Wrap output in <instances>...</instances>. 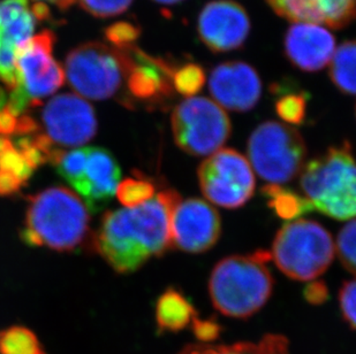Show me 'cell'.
Listing matches in <instances>:
<instances>
[{
    "label": "cell",
    "instance_id": "ffe728a7",
    "mask_svg": "<svg viewBox=\"0 0 356 354\" xmlns=\"http://www.w3.org/2000/svg\"><path fill=\"white\" fill-rule=\"evenodd\" d=\"M155 317L159 332H179L192 326L197 312L181 291L170 287L156 301Z\"/></svg>",
    "mask_w": 356,
    "mask_h": 354
},
{
    "label": "cell",
    "instance_id": "9c48e42d",
    "mask_svg": "<svg viewBox=\"0 0 356 354\" xmlns=\"http://www.w3.org/2000/svg\"><path fill=\"white\" fill-rule=\"evenodd\" d=\"M197 177L202 194L220 208H242L255 192V175L250 162L233 149H220L207 158L198 167Z\"/></svg>",
    "mask_w": 356,
    "mask_h": 354
},
{
    "label": "cell",
    "instance_id": "d6a6232c",
    "mask_svg": "<svg viewBox=\"0 0 356 354\" xmlns=\"http://www.w3.org/2000/svg\"><path fill=\"white\" fill-rule=\"evenodd\" d=\"M192 330L200 344H212L220 337L222 328L215 319L196 318L193 321Z\"/></svg>",
    "mask_w": 356,
    "mask_h": 354
},
{
    "label": "cell",
    "instance_id": "ab89813d",
    "mask_svg": "<svg viewBox=\"0 0 356 354\" xmlns=\"http://www.w3.org/2000/svg\"><path fill=\"white\" fill-rule=\"evenodd\" d=\"M152 1L161 3V5H177V3H182L185 0H152Z\"/></svg>",
    "mask_w": 356,
    "mask_h": 354
},
{
    "label": "cell",
    "instance_id": "44dd1931",
    "mask_svg": "<svg viewBox=\"0 0 356 354\" xmlns=\"http://www.w3.org/2000/svg\"><path fill=\"white\" fill-rule=\"evenodd\" d=\"M177 354H291L289 339L282 335L268 334L259 342L232 345L191 344Z\"/></svg>",
    "mask_w": 356,
    "mask_h": 354
},
{
    "label": "cell",
    "instance_id": "8d00e7d4",
    "mask_svg": "<svg viewBox=\"0 0 356 354\" xmlns=\"http://www.w3.org/2000/svg\"><path fill=\"white\" fill-rule=\"evenodd\" d=\"M31 12L36 17V20H47L50 17V10L47 6V3H36L31 6Z\"/></svg>",
    "mask_w": 356,
    "mask_h": 354
},
{
    "label": "cell",
    "instance_id": "1f68e13d",
    "mask_svg": "<svg viewBox=\"0 0 356 354\" xmlns=\"http://www.w3.org/2000/svg\"><path fill=\"white\" fill-rule=\"evenodd\" d=\"M339 306L343 320L356 331V278L340 287Z\"/></svg>",
    "mask_w": 356,
    "mask_h": 354
},
{
    "label": "cell",
    "instance_id": "d590c367",
    "mask_svg": "<svg viewBox=\"0 0 356 354\" xmlns=\"http://www.w3.org/2000/svg\"><path fill=\"white\" fill-rule=\"evenodd\" d=\"M19 117L10 113L7 107L0 110V136L7 137L8 135L17 134Z\"/></svg>",
    "mask_w": 356,
    "mask_h": 354
},
{
    "label": "cell",
    "instance_id": "7c38bea8",
    "mask_svg": "<svg viewBox=\"0 0 356 354\" xmlns=\"http://www.w3.org/2000/svg\"><path fill=\"white\" fill-rule=\"evenodd\" d=\"M222 235V219L207 201L189 198L180 201L171 219L172 246L187 253L211 250Z\"/></svg>",
    "mask_w": 356,
    "mask_h": 354
},
{
    "label": "cell",
    "instance_id": "8992f818",
    "mask_svg": "<svg viewBox=\"0 0 356 354\" xmlns=\"http://www.w3.org/2000/svg\"><path fill=\"white\" fill-rule=\"evenodd\" d=\"M131 57L127 49L90 42L75 47L65 62V76L81 96L92 101L113 97L127 78Z\"/></svg>",
    "mask_w": 356,
    "mask_h": 354
},
{
    "label": "cell",
    "instance_id": "d4e9b609",
    "mask_svg": "<svg viewBox=\"0 0 356 354\" xmlns=\"http://www.w3.org/2000/svg\"><path fill=\"white\" fill-rule=\"evenodd\" d=\"M0 354H47L34 331L21 326L0 330Z\"/></svg>",
    "mask_w": 356,
    "mask_h": 354
},
{
    "label": "cell",
    "instance_id": "4316f807",
    "mask_svg": "<svg viewBox=\"0 0 356 354\" xmlns=\"http://www.w3.org/2000/svg\"><path fill=\"white\" fill-rule=\"evenodd\" d=\"M205 82L207 74L204 68L195 62H187L173 71V89L185 97H195L204 87Z\"/></svg>",
    "mask_w": 356,
    "mask_h": 354
},
{
    "label": "cell",
    "instance_id": "6da1fadb",
    "mask_svg": "<svg viewBox=\"0 0 356 354\" xmlns=\"http://www.w3.org/2000/svg\"><path fill=\"white\" fill-rule=\"evenodd\" d=\"M180 201L165 189L141 206L108 212L92 237L95 250L119 274L138 271L172 248V213Z\"/></svg>",
    "mask_w": 356,
    "mask_h": 354
},
{
    "label": "cell",
    "instance_id": "60d3db41",
    "mask_svg": "<svg viewBox=\"0 0 356 354\" xmlns=\"http://www.w3.org/2000/svg\"><path fill=\"white\" fill-rule=\"evenodd\" d=\"M355 117H356V107H355Z\"/></svg>",
    "mask_w": 356,
    "mask_h": 354
},
{
    "label": "cell",
    "instance_id": "8fae6325",
    "mask_svg": "<svg viewBox=\"0 0 356 354\" xmlns=\"http://www.w3.org/2000/svg\"><path fill=\"white\" fill-rule=\"evenodd\" d=\"M197 35L212 53L240 50L248 40L252 21L236 0H211L198 14Z\"/></svg>",
    "mask_w": 356,
    "mask_h": 354
},
{
    "label": "cell",
    "instance_id": "cb8c5ba5",
    "mask_svg": "<svg viewBox=\"0 0 356 354\" xmlns=\"http://www.w3.org/2000/svg\"><path fill=\"white\" fill-rule=\"evenodd\" d=\"M271 92L279 94L275 103L277 115L289 124H301L306 119L308 94L303 91H292L285 87V83L271 85Z\"/></svg>",
    "mask_w": 356,
    "mask_h": 354
},
{
    "label": "cell",
    "instance_id": "603a6c76",
    "mask_svg": "<svg viewBox=\"0 0 356 354\" xmlns=\"http://www.w3.org/2000/svg\"><path fill=\"white\" fill-rule=\"evenodd\" d=\"M329 76L341 94L356 96V40H346L336 49Z\"/></svg>",
    "mask_w": 356,
    "mask_h": 354
},
{
    "label": "cell",
    "instance_id": "5b68a950",
    "mask_svg": "<svg viewBox=\"0 0 356 354\" xmlns=\"http://www.w3.org/2000/svg\"><path fill=\"white\" fill-rule=\"evenodd\" d=\"M336 245L332 236L316 221L296 220L277 233L271 259L279 271L296 281H314L332 264Z\"/></svg>",
    "mask_w": 356,
    "mask_h": 354
},
{
    "label": "cell",
    "instance_id": "ac0fdd59",
    "mask_svg": "<svg viewBox=\"0 0 356 354\" xmlns=\"http://www.w3.org/2000/svg\"><path fill=\"white\" fill-rule=\"evenodd\" d=\"M278 17L291 22L348 27L356 19V0H266Z\"/></svg>",
    "mask_w": 356,
    "mask_h": 354
},
{
    "label": "cell",
    "instance_id": "d6986e66",
    "mask_svg": "<svg viewBox=\"0 0 356 354\" xmlns=\"http://www.w3.org/2000/svg\"><path fill=\"white\" fill-rule=\"evenodd\" d=\"M131 65L127 87L140 101H159L173 92L172 76L175 66L161 58L152 57L133 45L128 47Z\"/></svg>",
    "mask_w": 356,
    "mask_h": 354
},
{
    "label": "cell",
    "instance_id": "e575fe53",
    "mask_svg": "<svg viewBox=\"0 0 356 354\" xmlns=\"http://www.w3.org/2000/svg\"><path fill=\"white\" fill-rule=\"evenodd\" d=\"M24 182L15 175L0 169V197H10L20 191Z\"/></svg>",
    "mask_w": 356,
    "mask_h": 354
},
{
    "label": "cell",
    "instance_id": "7402d4cb",
    "mask_svg": "<svg viewBox=\"0 0 356 354\" xmlns=\"http://www.w3.org/2000/svg\"><path fill=\"white\" fill-rule=\"evenodd\" d=\"M262 194L268 199V206L282 220H296L314 211L313 205L305 196L279 184L263 187Z\"/></svg>",
    "mask_w": 356,
    "mask_h": 354
},
{
    "label": "cell",
    "instance_id": "83f0119b",
    "mask_svg": "<svg viewBox=\"0 0 356 354\" xmlns=\"http://www.w3.org/2000/svg\"><path fill=\"white\" fill-rule=\"evenodd\" d=\"M336 248L343 267L356 275V219L350 220L340 230Z\"/></svg>",
    "mask_w": 356,
    "mask_h": 354
},
{
    "label": "cell",
    "instance_id": "836d02e7",
    "mask_svg": "<svg viewBox=\"0 0 356 354\" xmlns=\"http://www.w3.org/2000/svg\"><path fill=\"white\" fill-rule=\"evenodd\" d=\"M329 297V289L323 281H316V280L310 281V283L303 290V298L314 306L324 304L325 301H327Z\"/></svg>",
    "mask_w": 356,
    "mask_h": 354
},
{
    "label": "cell",
    "instance_id": "52a82bcc",
    "mask_svg": "<svg viewBox=\"0 0 356 354\" xmlns=\"http://www.w3.org/2000/svg\"><path fill=\"white\" fill-rule=\"evenodd\" d=\"M247 153L250 166L262 180L280 185L302 171L307 145L296 128L266 121L249 136Z\"/></svg>",
    "mask_w": 356,
    "mask_h": 354
},
{
    "label": "cell",
    "instance_id": "2e32d148",
    "mask_svg": "<svg viewBox=\"0 0 356 354\" xmlns=\"http://www.w3.org/2000/svg\"><path fill=\"white\" fill-rule=\"evenodd\" d=\"M336 38L326 28L315 24H294L286 31L284 53L292 66L314 73L331 64Z\"/></svg>",
    "mask_w": 356,
    "mask_h": 354
},
{
    "label": "cell",
    "instance_id": "f35d334b",
    "mask_svg": "<svg viewBox=\"0 0 356 354\" xmlns=\"http://www.w3.org/2000/svg\"><path fill=\"white\" fill-rule=\"evenodd\" d=\"M8 97H7L6 91L0 87V110H3L7 106Z\"/></svg>",
    "mask_w": 356,
    "mask_h": 354
},
{
    "label": "cell",
    "instance_id": "30bf717a",
    "mask_svg": "<svg viewBox=\"0 0 356 354\" xmlns=\"http://www.w3.org/2000/svg\"><path fill=\"white\" fill-rule=\"evenodd\" d=\"M54 33L45 31L22 44L17 52V84L13 94L24 97L31 105L40 104V99L54 94L63 85L65 71L52 52Z\"/></svg>",
    "mask_w": 356,
    "mask_h": 354
},
{
    "label": "cell",
    "instance_id": "4fadbf2b",
    "mask_svg": "<svg viewBox=\"0 0 356 354\" xmlns=\"http://www.w3.org/2000/svg\"><path fill=\"white\" fill-rule=\"evenodd\" d=\"M43 124L52 143L79 147L97 133V119L89 103L76 94H59L43 110Z\"/></svg>",
    "mask_w": 356,
    "mask_h": 354
},
{
    "label": "cell",
    "instance_id": "f1b7e54d",
    "mask_svg": "<svg viewBox=\"0 0 356 354\" xmlns=\"http://www.w3.org/2000/svg\"><path fill=\"white\" fill-rule=\"evenodd\" d=\"M0 169L12 173L24 184L34 173V168L31 167L15 145L0 153Z\"/></svg>",
    "mask_w": 356,
    "mask_h": 354
},
{
    "label": "cell",
    "instance_id": "f546056e",
    "mask_svg": "<svg viewBox=\"0 0 356 354\" xmlns=\"http://www.w3.org/2000/svg\"><path fill=\"white\" fill-rule=\"evenodd\" d=\"M86 12L97 17H111L124 13L133 0H75Z\"/></svg>",
    "mask_w": 356,
    "mask_h": 354
},
{
    "label": "cell",
    "instance_id": "484cf974",
    "mask_svg": "<svg viewBox=\"0 0 356 354\" xmlns=\"http://www.w3.org/2000/svg\"><path fill=\"white\" fill-rule=\"evenodd\" d=\"M156 187L145 178L128 177L119 183L115 194L119 203L127 208H138L155 197Z\"/></svg>",
    "mask_w": 356,
    "mask_h": 354
},
{
    "label": "cell",
    "instance_id": "7a4b0ae2",
    "mask_svg": "<svg viewBox=\"0 0 356 354\" xmlns=\"http://www.w3.org/2000/svg\"><path fill=\"white\" fill-rule=\"evenodd\" d=\"M88 235L89 210L73 191L52 187L29 198L21 233L26 244L72 252L83 244Z\"/></svg>",
    "mask_w": 356,
    "mask_h": 354
},
{
    "label": "cell",
    "instance_id": "277c9868",
    "mask_svg": "<svg viewBox=\"0 0 356 354\" xmlns=\"http://www.w3.org/2000/svg\"><path fill=\"white\" fill-rule=\"evenodd\" d=\"M300 187L314 210L336 220L356 219V159L348 142L305 165Z\"/></svg>",
    "mask_w": 356,
    "mask_h": 354
},
{
    "label": "cell",
    "instance_id": "5bb4252c",
    "mask_svg": "<svg viewBox=\"0 0 356 354\" xmlns=\"http://www.w3.org/2000/svg\"><path fill=\"white\" fill-rule=\"evenodd\" d=\"M212 101L224 110L245 113L259 104L262 80L252 65L245 61H225L217 65L209 77Z\"/></svg>",
    "mask_w": 356,
    "mask_h": 354
},
{
    "label": "cell",
    "instance_id": "ba28073f",
    "mask_svg": "<svg viewBox=\"0 0 356 354\" xmlns=\"http://www.w3.org/2000/svg\"><path fill=\"white\" fill-rule=\"evenodd\" d=\"M171 126L179 149L194 157L211 155L232 134V124L225 110L207 97L187 98L177 105Z\"/></svg>",
    "mask_w": 356,
    "mask_h": 354
},
{
    "label": "cell",
    "instance_id": "74e56055",
    "mask_svg": "<svg viewBox=\"0 0 356 354\" xmlns=\"http://www.w3.org/2000/svg\"><path fill=\"white\" fill-rule=\"evenodd\" d=\"M36 1H38V3H54V5L59 7L60 10H67L68 7L71 6L72 3H74L75 0H36Z\"/></svg>",
    "mask_w": 356,
    "mask_h": 354
},
{
    "label": "cell",
    "instance_id": "9a60e30c",
    "mask_svg": "<svg viewBox=\"0 0 356 354\" xmlns=\"http://www.w3.org/2000/svg\"><path fill=\"white\" fill-rule=\"evenodd\" d=\"M35 26L29 0L0 1V81L10 91L17 84V50L33 37Z\"/></svg>",
    "mask_w": 356,
    "mask_h": 354
},
{
    "label": "cell",
    "instance_id": "4dcf8cb0",
    "mask_svg": "<svg viewBox=\"0 0 356 354\" xmlns=\"http://www.w3.org/2000/svg\"><path fill=\"white\" fill-rule=\"evenodd\" d=\"M105 35L117 49H127L133 47V43L141 35V29L131 22H118L110 26Z\"/></svg>",
    "mask_w": 356,
    "mask_h": 354
},
{
    "label": "cell",
    "instance_id": "3957f363",
    "mask_svg": "<svg viewBox=\"0 0 356 354\" xmlns=\"http://www.w3.org/2000/svg\"><path fill=\"white\" fill-rule=\"evenodd\" d=\"M268 251L250 255H231L219 261L209 278V294L220 314L233 319L252 318L269 301L273 278L266 267Z\"/></svg>",
    "mask_w": 356,
    "mask_h": 354
},
{
    "label": "cell",
    "instance_id": "e0dca14e",
    "mask_svg": "<svg viewBox=\"0 0 356 354\" xmlns=\"http://www.w3.org/2000/svg\"><path fill=\"white\" fill-rule=\"evenodd\" d=\"M121 171L115 155L103 147H88L83 174L74 189L89 211H101L115 196Z\"/></svg>",
    "mask_w": 356,
    "mask_h": 354
}]
</instances>
